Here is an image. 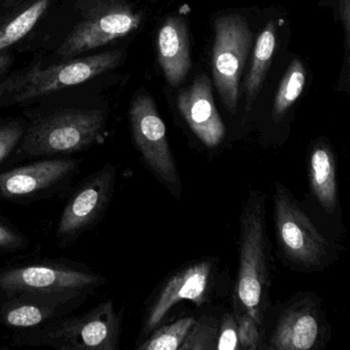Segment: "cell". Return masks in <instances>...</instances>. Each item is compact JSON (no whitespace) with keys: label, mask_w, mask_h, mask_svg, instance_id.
I'll return each instance as SVG.
<instances>
[{"label":"cell","mask_w":350,"mask_h":350,"mask_svg":"<svg viewBox=\"0 0 350 350\" xmlns=\"http://www.w3.org/2000/svg\"><path fill=\"white\" fill-rule=\"evenodd\" d=\"M178 108L202 144L215 148L222 143L226 131L215 106L210 79L206 75L198 77L189 88L180 93Z\"/></svg>","instance_id":"cell-13"},{"label":"cell","mask_w":350,"mask_h":350,"mask_svg":"<svg viewBox=\"0 0 350 350\" xmlns=\"http://www.w3.org/2000/svg\"><path fill=\"white\" fill-rule=\"evenodd\" d=\"M159 60L170 85H178L191 66L187 24L171 17L161 26L157 38Z\"/></svg>","instance_id":"cell-17"},{"label":"cell","mask_w":350,"mask_h":350,"mask_svg":"<svg viewBox=\"0 0 350 350\" xmlns=\"http://www.w3.org/2000/svg\"><path fill=\"white\" fill-rule=\"evenodd\" d=\"M50 5V0H38L0 29V52L25 38Z\"/></svg>","instance_id":"cell-21"},{"label":"cell","mask_w":350,"mask_h":350,"mask_svg":"<svg viewBox=\"0 0 350 350\" xmlns=\"http://www.w3.org/2000/svg\"><path fill=\"white\" fill-rule=\"evenodd\" d=\"M219 319L213 317L196 319L179 350L216 349Z\"/></svg>","instance_id":"cell-22"},{"label":"cell","mask_w":350,"mask_h":350,"mask_svg":"<svg viewBox=\"0 0 350 350\" xmlns=\"http://www.w3.org/2000/svg\"><path fill=\"white\" fill-rule=\"evenodd\" d=\"M25 245V239L21 234L8 225L0 222V249L16 250Z\"/></svg>","instance_id":"cell-26"},{"label":"cell","mask_w":350,"mask_h":350,"mask_svg":"<svg viewBox=\"0 0 350 350\" xmlns=\"http://www.w3.org/2000/svg\"><path fill=\"white\" fill-rule=\"evenodd\" d=\"M103 278L95 273L54 265H29L0 273V290L20 293H83L101 286Z\"/></svg>","instance_id":"cell-12"},{"label":"cell","mask_w":350,"mask_h":350,"mask_svg":"<svg viewBox=\"0 0 350 350\" xmlns=\"http://www.w3.org/2000/svg\"><path fill=\"white\" fill-rule=\"evenodd\" d=\"M120 337V317L113 303L106 301L85 314L59 321L42 341L59 349L116 350Z\"/></svg>","instance_id":"cell-9"},{"label":"cell","mask_w":350,"mask_h":350,"mask_svg":"<svg viewBox=\"0 0 350 350\" xmlns=\"http://www.w3.org/2000/svg\"><path fill=\"white\" fill-rule=\"evenodd\" d=\"M217 350H237L239 347L237 321L233 313L226 312L219 319Z\"/></svg>","instance_id":"cell-24"},{"label":"cell","mask_w":350,"mask_h":350,"mask_svg":"<svg viewBox=\"0 0 350 350\" xmlns=\"http://www.w3.org/2000/svg\"><path fill=\"white\" fill-rule=\"evenodd\" d=\"M141 20L140 14L124 0H97L83 12L81 21L64 40L58 54L71 58L105 46L134 31Z\"/></svg>","instance_id":"cell-7"},{"label":"cell","mask_w":350,"mask_h":350,"mask_svg":"<svg viewBox=\"0 0 350 350\" xmlns=\"http://www.w3.org/2000/svg\"><path fill=\"white\" fill-rule=\"evenodd\" d=\"M116 179V167L106 163L77 190L67 202L57 228L61 241L75 239L99 221L113 196Z\"/></svg>","instance_id":"cell-11"},{"label":"cell","mask_w":350,"mask_h":350,"mask_svg":"<svg viewBox=\"0 0 350 350\" xmlns=\"http://www.w3.org/2000/svg\"><path fill=\"white\" fill-rule=\"evenodd\" d=\"M196 317H185L157 327L137 347L138 350H178L185 340Z\"/></svg>","instance_id":"cell-20"},{"label":"cell","mask_w":350,"mask_h":350,"mask_svg":"<svg viewBox=\"0 0 350 350\" xmlns=\"http://www.w3.org/2000/svg\"><path fill=\"white\" fill-rule=\"evenodd\" d=\"M122 58V53L111 51L44 69H31L0 85V96L11 95L15 102L42 97L95 79L118 67Z\"/></svg>","instance_id":"cell-3"},{"label":"cell","mask_w":350,"mask_h":350,"mask_svg":"<svg viewBox=\"0 0 350 350\" xmlns=\"http://www.w3.org/2000/svg\"><path fill=\"white\" fill-rule=\"evenodd\" d=\"M75 293H20L1 308L0 319L8 327L26 329L55 319L64 304L77 298Z\"/></svg>","instance_id":"cell-15"},{"label":"cell","mask_w":350,"mask_h":350,"mask_svg":"<svg viewBox=\"0 0 350 350\" xmlns=\"http://www.w3.org/2000/svg\"><path fill=\"white\" fill-rule=\"evenodd\" d=\"M273 223L278 250L286 265L302 272H317L334 260V247L317 230L286 186L275 184Z\"/></svg>","instance_id":"cell-2"},{"label":"cell","mask_w":350,"mask_h":350,"mask_svg":"<svg viewBox=\"0 0 350 350\" xmlns=\"http://www.w3.org/2000/svg\"><path fill=\"white\" fill-rule=\"evenodd\" d=\"M309 188L319 206L329 216L340 212L337 163L329 143L317 140L307 154Z\"/></svg>","instance_id":"cell-16"},{"label":"cell","mask_w":350,"mask_h":350,"mask_svg":"<svg viewBox=\"0 0 350 350\" xmlns=\"http://www.w3.org/2000/svg\"><path fill=\"white\" fill-rule=\"evenodd\" d=\"M276 46V24L273 20L264 28L258 36L253 54V63L245 81L247 105L245 113H249L256 97L259 94L266 77L270 62Z\"/></svg>","instance_id":"cell-18"},{"label":"cell","mask_w":350,"mask_h":350,"mask_svg":"<svg viewBox=\"0 0 350 350\" xmlns=\"http://www.w3.org/2000/svg\"><path fill=\"white\" fill-rule=\"evenodd\" d=\"M215 34L213 75L225 107L234 114L239 102V79L251 46L252 32L245 18L227 15L217 18Z\"/></svg>","instance_id":"cell-8"},{"label":"cell","mask_w":350,"mask_h":350,"mask_svg":"<svg viewBox=\"0 0 350 350\" xmlns=\"http://www.w3.org/2000/svg\"><path fill=\"white\" fill-rule=\"evenodd\" d=\"M341 15L343 20L344 27H345L346 36L349 38V0H341Z\"/></svg>","instance_id":"cell-27"},{"label":"cell","mask_w":350,"mask_h":350,"mask_svg":"<svg viewBox=\"0 0 350 350\" xmlns=\"http://www.w3.org/2000/svg\"><path fill=\"white\" fill-rule=\"evenodd\" d=\"M305 85V70L299 60L292 61L284 73L280 89L274 99L272 118L274 122H280L286 116L293 104L302 94Z\"/></svg>","instance_id":"cell-19"},{"label":"cell","mask_w":350,"mask_h":350,"mask_svg":"<svg viewBox=\"0 0 350 350\" xmlns=\"http://www.w3.org/2000/svg\"><path fill=\"white\" fill-rule=\"evenodd\" d=\"M77 161L49 159L0 174V198H17L49 189L75 173Z\"/></svg>","instance_id":"cell-14"},{"label":"cell","mask_w":350,"mask_h":350,"mask_svg":"<svg viewBox=\"0 0 350 350\" xmlns=\"http://www.w3.org/2000/svg\"><path fill=\"white\" fill-rule=\"evenodd\" d=\"M215 261L202 259L182 268L167 278L155 295L143 323L142 336H147L161 325L165 315L182 301L200 306L208 302L215 282Z\"/></svg>","instance_id":"cell-10"},{"label":"cell","mask_w":350,"mask_h":350,"mask_svg":"<svg viewBox=\"0 0 350 350\" xmlns=\"http://www.w3.org/2000/svg\"><path fill=\"white\" fill-rule=\"evenodd\" d=\"M130 122L135 145L145 165L173 196L180 198L182 188L179 171L165 124L150 97L140 95L133 101Z\"/></svg>","instance_id":"cell-6"},{"label":"cell","mask_w":350,"mask_h":350,"mask_svg":"<svg viewBox=\"0 0 350 350\" xmlns=\"http://www.w3.org/2000/svg\"><path fill=\"white\" fill-rule=\"evenodd\" d=\"M10 61H11V57L9 55H3V56L0 57V71L5 68Z\"/></svg>","instance_id":"cell-28"},{"label":"cell","mask_w":350,"mask_h":350,"mask_svg":"<svg viewBox=\"0 0 350 350\" xmlns=\"http://www.w3.org/2000/svg\"><path fill=\"white\" fill-rule=\"evenodd\" d=\"M105 128L100 110H66L53 114L28 132L23 149L29 154L77 152L99 141Z\"/></svg>","instance_id":"cell-4"},{"label":"cell","mask_w":350,"mask_h":350,"mask_svg":"<svg viewBox=\"0 0 350 350\" xmlns=\"http://www.w3.org/2000/svg\"><path fill=\"white\" fill-rule=\"evenodd\" d=\"M23 136V129L19 124L0 126V163L14 150Z\"/></svg>","instance_id":"cell-25"},{"label":"cell","mask_w":350,"mask_h":350,"mask_svg":"<svg viewBox=\"0 0 350 350\" xmlns=\"http://www.w3.org/2000/svg\"><path fill=\"white\" fill-rule=\"evenodd\" d=\"M270 252L265 196L259 190H252L243 202L239 218L234 307L245 309L263 327L270 306Z\"/></svg>","instance_id":"cell-1"},{"label":"cell","mask_w":350,"mask_h":350,"mask_svg":"<svg viewBox=\"0 0 350 350\" xmlns=\"http://www.w3.org/2000/svg\"><path fill=\"white\" fill-rule=\"evenodd\" d=\"M233 314L237 321L241 349H261L262 343H263L264 327L260 325L245 309L234 307Z\"/></svg>","instance_id":"cell-23"},{"label":"cell","mask_w":350,"mask_h":350,"mask_svg":"<svg viewBox=\"0 0 350 350\" xmlns=\"http://www.w3.org/2000/svg\"><path fill=\"white\" fill-rule=\"evenodd\" d=\"M327 327L319 297L300 293L278 311L269 334H264L261 349H317L325 343Z\"/></svg>","instance_id":"cell-5"}]
</instances>
